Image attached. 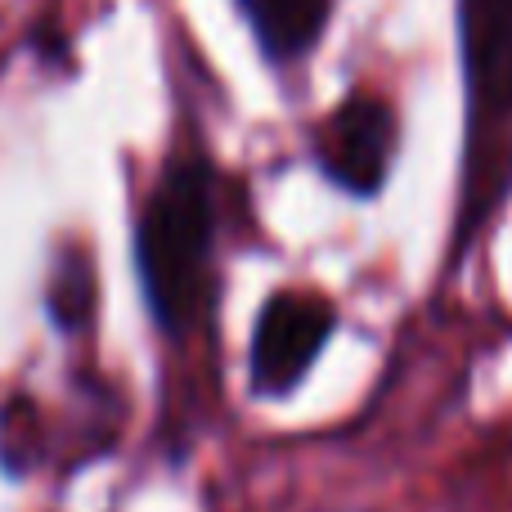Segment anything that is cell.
Here are the masks:
<instances>
[{"label":"cell","mask_w":512,"mask_h":512,"mask_svg":"<svg viewBox=\"0 0 512 512\" xmlns=\"http://www.w3.org/2000/svg\"><path fill=\"white\" fill-rule=\"evenodd\" d=\"M50 310L59 328H81L95 310V274L86 252H63L50 279Z\"/></svg>","instance_id":"cell-6"},{"label":"cell","mask_w":512,"mask_h":512,"mask_svg":"<svg viewBox=\"0 0 512 512\" xmlns=\"http://www.w3.org/2000/svg\"><path fill=\"white\" fill-rule=\"evenodd\" d=\"M319 171L351 198H373L396 158V113L373 95H351L333 108L315 140Z\"/></svg>","instance_id":"cell-4"},{"label":"cell","mask_w":512,"mask_h":512,"mask_svg":"<svg viewBox=\"0 0 512 512\" xmlns=\"http://www.w3.org/2000/svg\"><path fill=\"white\" fill-rule=\"evenodd\" d=\"M239 9L252 23L265 59L288 68L319 45L328 14H333V0H239Z\"/></svg>","instance_id":"cell-5"},{"label":"cell","mask_w":512,"mask_h":512,"mask_svg":"<svg viewBox=\"0 0 512 512\" xmlns=\"http://www.w3.org/2000/svg\"><path fill=\"white\" fill-rule=\"evenodd\" d=\"M459 45L468 86L463 243L512 185V0H459Z\"/></svg>","instance_id":"cell-2"},{"label":"cell","mask_w":512,"mask_h":512,"mask_svg":"<svg viewBox=\"0 0 512 512\" xmlns=\"http://www.w3.org/2000/svg\"><path fill=\"white\" fill-rule=\"evenodd\" d=\"M337 328V310L319 292L283 288L261 306L248 346V382L256 396L283 400L306 382Z\"/></svg>","instance_id":"cell-3"},{"label":"cell","mask_w":512,"mask_h":512,"mask_svg":"<svg viewBox=\"0 0 512 512\" xmlns=\"http://www.w3.org/2000/svg\"><path fill=\"white\" fill-rule=\"evenodd\" d=\"M216 189L212 167L198 153L167 162L135 221V270L162 333L185 337L212 301Z\"/></svg>","instance_id":"cell-1"}]
</instances>
